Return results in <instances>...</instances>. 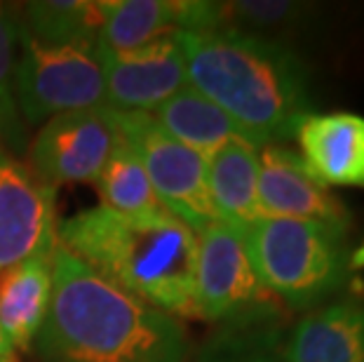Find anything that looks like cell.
<instances>
[{"instance_id": "9", "label": "cell", "mask_w": 364, "mask_h": 362, "mask_svg": "<svg viewBox=\"0 0 364 362\" xmlns=\"http://www.w3.org/2000/svg\"><path fill=\"white\" fill-rule=\"evenodd\" d=\"M57 245L54 188L0 149V273Z\"/></svg>"}, {"instance_id": "8", "label": "cell", "mask_w": 364, "mask_h": 362, "mask_svg": "<svg viewBox=\"0 0 364 362\" xmlns=\"http://www.w3.org/2000/svg\"><path fill=\"white\" fill-rule=\"evenodd\" d=\"M120 142L115 111L108 106L54 115L26 146L28 169L45 186L95 183Z\"/></svg>"}, {"instance_id": "5", "label": "cell", "mask_w": 364, "mask_h": 362, "mask_svg": "<svg viewBox=\"0 0 364 362\" xmlns=\"http://www.w3.org/2000/svg\"><path fill=\"white\" fill-rule=\"evenodd\" d=\"M19 45L14 90L21 118L28 125L41 127L54 115L106 106L104 71L97 50L41 43L21 26Z\"/></svg>"}, {"instance_id": "17", "label": "cell", "mask_w": 364, "mask_h": 362, "mask_svg": "<svg viewBox=\"0 0 364 362\" xmlns=\"http://www.w3.org/2000/svg\"><path fill=\"white\" fill-rule=\"evenodd\" d=\"M158 125L176 142L188 146L203 158L214 156L223 144L240 137L237 127L219 106L186 85L151 113Z\"/></svg>"}, {"instance_id": "16", "label": "cell", "mask_w": 364, "mask_h": 362, "mask_svg": "<svg viewBox=\"0 0 364 362\" xmlns=\"http://www.w3.org/2000/svg\"><path fill=\"white\" fill-rule=\"evenodd\" d=\"M186 0H102L97 52H127L183 28Z\"/></svg>"}, {"instance_id": "11", "label": "cell", "mask_w": 364, "mask_h": 362, "mask_svg": "<svg viewBox=\"0 0 364 362\" xmlns=\"http://www.w3.org/2000/svg\"><path fill=\"white\" fill-rule=\"evenodd\" d=\"M259 207L261 217L315 221L341 233L350 226L348 207L282 144L259 149Z\"/></svg>"}, {"instance_id": "10", "label": "cell", "mask_w": 364, "mask_h": 362, "mask_svg": "<svg viewBox=\"0 0 364 362\" xmlns=\"http://www.w3.org/2000/svg\"><path fill=\"white\" fill-rule=\"evenodd\" d=\"M99 59L106 106L118 113H153L188 85L183 50L176 33L127 52L99 55Z\"/></svg>"}, {"instance_id": "15", "label": "cell", "mask_w": 364, "mask_h": 362, "mask_svg": "<svg viewBox=\"0 0 364 362\" xmlns=\"http://www.w3.org/2000/svg\"><path fill=\"white\" fill-rule=\"evenodd\" d=\"M207 188L216 221L240 233L261 217L259 207V146L242 137L223 144L207 158Z\"/></svg>"}, {"instance_id": "23", "label": "cell", "mask_w": 364, "mask_h": 362, "mask_svg": "<svg viewBox=\"0 0 364 362\" xmlns=\"http://www.w3.org/2000/svg\"><path fill=\"white\" fill-rule=\"evenodd\" d=\"M0 362H19L17 360V353H14L10 339L5 336L3 327H0Z\"/></svg>"}, {"instance_id": "21", "label": "cell", "mask_w": 364, "mask_h": 362, "mask_svg": "<svg viewBox=\"0 0 364 362\" xmlns=\"http://www.w3.org/2000/svg\"><path fill=\"white\" fill-rule=\"evenodd\" d=\"M19 57V21L17 14L0 5V149L10 156H26V127L14 90Z\"/></svg>"}, {"instance_id": "22", "label": "cell", "mask_w": 364, "mask_h": 362, "mask_svg": "<svg viewBox=\"0 0 364 362\" xmlns=\"http://www.w3.org/2000/svg\"><path fill=\"white\" fill-rule=\"evenodd\" d=\"M188 362H282V356L270 329L230 327L209 339Z\"/></svg>"}, {"instance_id": "7", "label": "cell", "mask_w": 364, "mask_h": 362, "mask_svg": "<svg viewBox=\"0 0 364 362\" xmlns=\"http://www.w3.org/2000/svg\"><path fill=\"white\" fill-rule=\"evenodd\" d=\"M115 118L122 139L141 160L160 205L193 230L216 221L207 188V158L169 137L151 113L115 111Z\"/></svg>"}, {"instance_id": "13", "label": "cell", "mask_w": 364, "mask_h": 362, "mask_svg": "<svg viewBox=\"0 0 364 362\" xmlns=\"http://www.w3.org/2000/svg\"><path fill=\"white\" fill-rule=\"evenodd\" d=\"M280 356L282 362H364V302L341 299L306 313Z\"/></svg>"}, {"instance_id": "12", "label": "cell", "mask_w": 364, "mask_h": 362, "mask_svg": "<svg viewBox=\"0 0 364 362\" xmlns=\"http://www.w3.org/2000/svg\"><path fill=\"white\" fill-rule=\"evenodd\" d=\"M294 137L304 165L324 186L364 188V115L306 113Z\"/></svg>"}, {"instance_id": "19", "label": "cell", "mask_w": 364, "mask_h": 362, "mask_svg": "<svg viewBox=\"0 0 364 362\" xmlns=\"http://www.w3.org/2000/svg\"><path fill=\"white\" fill-rule=\"evenodd\" d=\"M19 26L48 45H75L97 50L102 28V0H38L24 3Z\"/></svg>"}, {"instance_id": "20", "label": "cell", "mask_w": 364, "mask_h": 362, "mask_svg": "<svg viewBox=\"0 0 364 362\" xmlns=\"http://www.w3.org/2000/svg\"><path fill=\"white\" fill-rule=\"evenodd\" d=\"M95 186L99 198H102V205L108 210L134 214V217L165 212V207L156 198V191L151 186L141 160H139L134 149L122 139V134L111 158L106 160L102 174L97 176Z\"/></svg>"}, {"instance_id": "2", "label": "cell", "mask_w": 364, "mask_h": 362, "mask_svg": "<svg viewBox=\"0 0 364 362\" xmlns=\"http://www.w3.org/2000/svg\"><path fill=\"white\" fill-rule=\"evenodd\" d=\"M193 90L216 104L254 146L294 137L311 106L308 73L284 43L237 31H176Z\"/></svg>"}, {"instance_id": "14", "label": "cell", "mask_w": 364, "mask_h": 362, "mask_svg": "<svg viewBox=\"0 0 364 362\" xmlns=\"http://www.w3.org/2000/svg\"><path fill=\"white\" fill-rule=\"evenodd\" d=\"M52 250L0 273V327L14 351H28L52 304Z\"/></svg>"}, {"instance_id": "18", "label": "cell", "mask_w": 364, "mask_h": 362, "mask_svg": "<svg viewBox=\"0 0 364 362\" xmlns=\"http://www.w3.org/2000/svg\"><path fill=\"white\" fill-rule=\"evenodd\" d=\"M317 14L315 5L294 0H233L209 3V28L237 31V33L282 43V38L304 31Z\"/></svg>"}, {"instance_id": "3", "label": "cell", "mask_w": 364, "mask_h": 362, "mask_svg": "<svg viewBox=\"0 0 364 362\" xmlns=\"http://www.w3.org/2000/svg\"><path fill=\"white\" fill-rule=\"evenodd\" d=\"M57 243L115 287L169 315H196L198 230L174 214L104 205L57 223Z\"/></svg>"}, {"instance_id": "4", "label": "cell", "mask_w": 364, "mask_h": 362, "mask_svg": "<svg viewBox=\"0 0 364 362\" xmlns=\"http://www.w3.org/2000/svg\"><path fill=\"white\" fill-rule=\"evenodd\" d=\"M254 273L268 294L313 308L346 282V233L324 223L259 217L242 230Z\"/></svg>"}, {"instance_id": "1", "label": "cell", "mask_w": 364, "mask_h": 362, "mask_svg": "<svg viewBox=\"0 0 364 362\" xmlns=\"http://www.w3.org/2000/svg\"><path fill=\"white\" fill-rule=\"evenodd\" d=\"M52 304L31 348L41 362H188V336L153 308L92 271L57 243Z\"/></svg>"}, {"instance_id": "6", "label": "cell", "mask_w": 364, "mask_h": 362, "mask_svg": "<svg viewBox=\"0 0 364 362\" xmlns=\"http://www.w3.org/2000/svg\"><path fill=\"white\" fill-rule=\"evenodd\" d=\"M268 297L237 228L212 221L198 230L196 315L233 322V327H254L266 318Z\"/></svg>"}]
</instances>
